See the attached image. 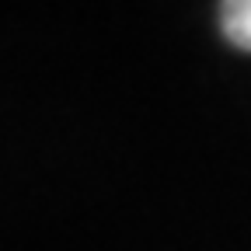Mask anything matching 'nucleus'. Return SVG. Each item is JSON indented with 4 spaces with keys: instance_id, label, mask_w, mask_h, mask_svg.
<instances>
[{
    "instance_id": "f257e3e1",
    "label": "nucleus",
    "mask_w": 251,
    "mask_h": 251,
    "mask_svg": "<svg viewBox=\"0 0 251 251\" xmlns=\"http://www.w3.org/2000/svg\"><path fill=\"white\" fill-rule=\"evenodd\" d=\"M220 31L234 49L251 52V0H220Z\"/></svg>"
}]
</instances>
